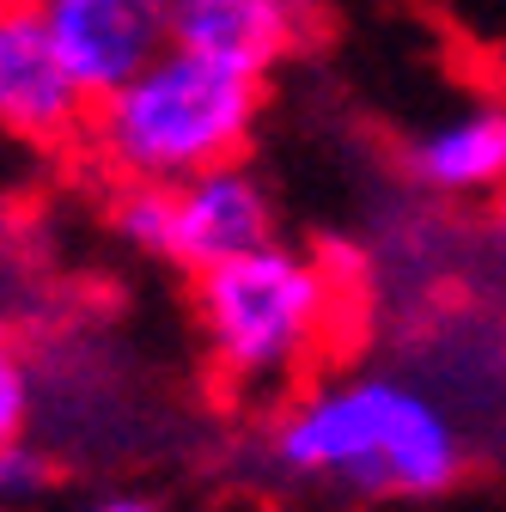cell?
<instances>
[{
	"label": "cell",
	"instance_id": "10",
	"mask_svg": "<svg viewBox=\"0 0 506 512\" xmlns=\"http://www.w3.org/2000/svg\"><path fill=\"white\" fill-rule=\"evenodd\" d=\"M55 488V464L49 452H37V445L25 433L0 439V506H31Z\"/></svg>",
	"mask_w": 506,
	"mask_h": 512
},
{
	"label": "cell",
	"instance_id": "5",
	"mask_svg": "<svg viewBox=\"0 0 506 512\" xmlns=\"http://www.w3.org/2000/svg\"><path fill=\"white\" fill-rule=\"evenodd\" d=\"M177 189V214H171V256L165 263L183 275H202L226 256H244L275 238V196L269 183L250 171L244 159H220L196 177L171 183Z\"/></svg>",
	"mask_w": 506,
	"mask_h": 512
},
{
	"label": "cell",
	"instance_id": "7",
	"mask_svg": "<svg viewBox=\"0 0 506 512\" xmlns=\"http://www.w3.org/2000/svg\"><path fill=\"white\" fill-rule=\"evenodd\" d=\"M403 171L439 202H494L506 189V86L415 128L403 141Z\"/></svg>",
	"mask_w": 506,
	"mask_h": 512
},
{
	"label": "cell",
	"instance_id": "13",
	"mask_svg": "<svg viewBox=\"0 0 506 512\" xmlns=\"http://www.w3.org/2000/svg\"><path fill=\"white\" fill-rule=\"evenodd\" d=\"M92 506H98V512H153L159 500H153V494H98Z\"/></svg>",
	"mask_w": 506,
	"mask_h": 512
},
{
	"label": "cell",
	"instance_id": "2",
	"mask_svg": "<svg viewBox=\"0 0 506 512\" xmlns=\"http://www.w3.org/2000/svg\"><path fill=\"white\" fill-rule=\"evenodd\" d=\"M257 116H263V80L165 43L141 74H129L92 104L86 141L116 177L183 183L220 159H244Z\"/></svg>",
	"mask_w": 506,
	"mask_h": 512
},
{
	"label": "cell",
	"instance_id": "11",
	"mask_svg": "<svg viewBox=\"0 0 506 512\" xmlns=\"http://www.w3.org/2000/svg\"><path fill=\"white\" fill-rule=\"evenodd\" d=\"M25 421H31V366H25L19 342L0 330V439L25 433Z\"/></svg>",
	"mask_w": 506,
	"mask_h": 512
},
{
	"label": "cell",
	"instance_id": "4",
	"mask_svg": "<svg viewBox=\"0 0 506 512\" xmlns=\"http://www.w3.org/2000/svg\"><path fill=\"white\" fill-rule=\"evenodd\" d=\"M92 98L61 68L37 0H0V141L68 147L86 135Z\"/></svg>",
	"mask_w": 506,
	"mask_h": 512
},
{
	"label": "cell",
	"instance_id": "1",
	"mask_svg": "<svg viewBox=\"0 0 506 512\" xmlns=\"http://www.w3.org/2000/svg\"><path fill=\"white\" fill-rule=\"evenodd\" d=\"M263 458L293 488L348 500H439L470 470L458 415L397 372H348L287 397Z\"/></svg>",
	"mask_w": 506,
	"mask_h": 512
},
{
	"label": "cell",
	"instance_id": "9",
	"mask_svg": "<svg viewBox=\"0 0 506 512\" xmlns=\"http://www.w3.org/2000/svg\"><path fill=\"white\" fill-rule=\"evenodd\" d=\"M171 214H177V189L171 183H141V177H122V189L104 208L110 238L135 256H153V263L171 256Z\"/></svg>",
	"mask_w": 506,
	"mask_h": 512
},
{
	"label": "cell",
	"instance_id": "8",
	"mask_svg": "<svg viewBox=\"0 0 506 512\" xmlns=\"http://www.w3.org/2000/svg\"><path fill=\"white\" fill-rule=\"evenodd\" d=\"M165 43L220 61L232 74L269 80L305 43L299 0H165Z\"/></svg>",
	"mask_w": 506,
	"mask_h": 512
},
{
	"label": "cell",
	"instance_id": "3",
	"mask_svg": "<svg viewBox=\"0 0 506 512\" xmlns=\"http://www.w3.org/2000/svg\"><path fill=\"white\" fill-rule=\"evenodd\" d=\"M196 330L214 372L244 397H275L324 354L336 330V275L299 244H257L189 275Z\"/></svg>",
	"mask_w": 506,
	"mask_h": 512
},
{
	"label": "cell",
	"instance_id": "12",
	"mask_svg": "<svg viewBox=\"0 0 506 512\" xmlns=\"http://www.w3.org/2000/svg\"><path fill=\"white\" fill-rule=\"evenodd\" d=\"M488 263H494V281L506 293V189L494 196V220H488Z\"/></svg>",
	"mask_w": 506,
	"mask_h": 512
},
{
	"label": "cell",
	"instance_id": "6",
	"mask_svg": "<svg viewBox=\"0 0 506 512\" xmlns=\"http://www.w3.org/2000/svg\"><path fill=\"white\" fill-rule=\"evenodd\" d=\"M37 13L92 104L165 49V0H37Z\"/></svg>",
	"mask_w": 506,
	"mask_h": 512
}]
</instances>
